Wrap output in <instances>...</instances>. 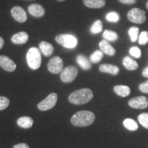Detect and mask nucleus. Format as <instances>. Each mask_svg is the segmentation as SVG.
Returning a JSON list of instances; mask_svg holds the SVG:
<instances>
[{"label": "nucleus", "instance_id": "obj_22", "mask_svg": "<svg viewBox=\"0 0 148 148\" xmlns=\"http://www.w3.org/2000/svg\"><path fill=\"white\" fill-rule=\"evenodd\" d=\"M123 125L125 128L130 131H136L138 129V124L134 119H125L123 121Z\"/></svg>", "mask_w": 148, "mask_h": 148}, {"label": "nucleus", "instance_id": "obj_32", "mask_svg": "<svg viewBox=\"0 0 148 148\" xmlns=\"http://www.w3.org/2000/svg\"><path fill=\"white\" fill-rule=\"evenodd\" d=\"M139 90L144 93H148V81H145L139 85Z\"/></svg>", "mask_w": 148, "mask_h": 148}, {"label": "nucleus", "instance_id": "obj_26", "mask_svg": "<svg viewBox=\"0 0 148 148\" xmlns=\"http://www.w3.org/2000/svg\"><path fill=\"white\" fill-rule=\"evenodd\" d=\"M138 32H139V29L137 27H132L130 28L128 30V34L130 37L131 41L134 42L136 41V40L138 38Z\"/></svg>", "mask_w": 148, "mask_h": 148}, {"label": "nucleus", "instance_id": "obj_2", "mask_svg": "<svg viewBox=\"0 0 148 148\" xmlns=\"http://www.w3.org/2000/svg\"><path fill=\"white\" fill-rule=\"evenodd\" d=\"M93 97V93L89 88H82L71 92L69 96V102L73 104H84L90 101Z\"/></svg>", "mask_w": 148, "mask_h": 148}, {"label": "nucleus", "instance_id": "obj_6", "mask_svg": "<svg viewBox=\"0 0 148 148\" xmlns=\"http://www.w3.org/2000/svg\"><path fill=\"white\" fill-rule=\"evenodd\" d=\"M58 100V95L55 92H51L42 101L38 103V108L41 111H46L50 110L55 106L56 103Z\"/></svg>", "mask_w": 148, "mask_h": 148}, {"label": "nucleus", "instance_id": "obj_12", "mask_svg": "<svg viewBox=\"0 0 148 148\" xmlns=\"http://www.w3.org/2000/svg\"><path fill=\"white\" fill-rule=\"evenodd\" d=\"M28 12L34 17H41L45 14V9L41 5L38 3H32L28 7Z\"/></svg>", "mask_w": 148, "mask_h": 148}, {"label": "nucleus", "instance_id": "obj_5", "mask_svg": "<svg viewBox=\"0 0 148 148\" xmlns=\"http://www.w3.org/2000/svg\"><path fill=\"white\" fill-rule=\"evenodd\" d=\"M127 18L132 23L142 24L146 21L145 12L139 8H132L127 13Z\"/></svg>", "mask_w": 148, "mask_h": 148}, {"label": "nucleus", "instance_id": "obj_30", "mask_svg": "<svg viewBox=\"0 0 148 148\" xmlns=\"http://www.w3.org/2000/svg\"><path fill=\"white\" fill-rule=\"evenodd\" d=\"M10 104V100L6 97H0V110H4Z\"/></svg>", "mask_w": 148, "mask_h": 148}, {"label": "nucleus", "instance_id": "obj_38", "mask_svg": "<svg viewBox=\"0 0 148 148\" xmlns=\"http://www.w3.org/2000/svg\"><path fill=\"white\" fill-rule=\"evenodd\" d=\"M146 7H147V10H148V1L147 2V4H146Z\"/></svg>", "mask_w": 148, "mask_h": 148}, {"label": "nucleus", "instance_id": "obj_7", "mask_svg": "<svg viewBox=\"0 0 148 148\" xmlns=\"http://www.w3.org/2000/svg\"><path fill=\"white\" fill-rule=\"evenodd\" d=\"M78 71L75 66H69L62 70L60 73V79L63 82L69 83L73 82L77 77Z\"/></svg>", "mask_w": 148, "mask_h": 148}, {"label": "nucleus", "instance_id": "obj_1", "mask_svg": "<svg viewBox=\"0 0 148 148\" xmlns=\"http://www.w3.org/2000/svg\"><path fill=\"white\" fill-rule=\"evenodd\" d=\"M95 119V114L91 111L82 110L76 112L72 116L71 122L75 126L85 127L91 125Z\"/></svg>", "mask_w": 148, "mask_h": 148}, {"label": "nucleus", "instance_id": "obj_11", "mask_svg": "<svg viewBox=\"0 0 148 148\" xmlns=\"http://www.w3.org/2000/svg\"><path fill=\"white\" fill-rule=\"evenodd\" d=\"M0 66L8 72H12L16 69V65L12 60L5 56H0Z\"/></svg>", "mask_w": 148, "mask_h": 148}, {"label": "nucleus", "instance_id": "obj_19", "mask_svg": "<svg viewBox=\"0 0 148 148\" xmlns=\"http://www.w3.org/2000/svg\"><path fill=\"white\" fill-rule=\"evenodd\" d=\"M34 123L32 118L29 116H21L17 120V125L22 128H30Z\"/></svg>", "mask_w": 148, "mask_h": 148}, {"label": "nucleus", "instance_id": "obj_35", "mask_svg": "<svg viewBox=\"0 0 148 148\" xmlns=\"http://www.w3.org/2000/svg\"><path fill=\"white\" fill-rule=\"evenodd\" d=\"M3 45H4V40L3 39V38L0 36V49L3 47Z\"/></svg>", "mask_w": 148, "mask_h": 148}, {"label": "nucleus", "instance_id": "obj_37", "mask_svg": "<svg viewBox=\"0 0 148 148\" xmlns=\"http://www.w3.org/2000/svg\"><path fill=\"white\" fill-rule=\"evenodd\" d=\"M57 1H65V0H57Z\"/></svg>", "mask_w": 148, "mask_h": 148}, {"label": "nucleus", "instance_id": "obj_9", "mask_svg": "<svg viewBox=\"0 0 148 148\" xmlns=\"http://www.w3.org/2000/svg\"><path fill=\"white\" fill-rule=\"evenodd\" d=\"M128 105L133 108L145 109L148 107L147 98L145 96H138L130 99Z\"/></svg>", "mask_w": 148, "mask_h": 148}, {"label": "nucleus", "instance_id": "obj_13", "mask_svg": "<svg viewBox=\"0 0 148 148\" xmlns=\"http://www.w3.org/2000/svg\"><path fill=\"white\" fill-rule=\"evenodd\" d=\"M29 38L28 34L25 32H20L14 34L11 38V41L16 45H22L27 42Z\"/></svg>", "mask_w": 148, "mask_h": 148}, {"label": "nucleus", "instance_id": "obj_25", "mask_svg": "<svg viewBox=\"0 0 148 148\" xmlns=\"http://www.w3.org/2000/svg\"><path fill=\"white\" fill-rule=\"evenodd\" d=\"M103 54L102 51L100 50H97L94 51L90 55L89 60L90 61V62H92V63H97V62H99L103 58Z\"/></svg>", "mask_w": 148, "mask_h": 148}, {"label": "nucleus", "instance_id": "obj_16", "mask_svg": "<svg viewBox=\"0 0 148 148\" xmlns=\"http://www.w3.org/2000/svg\"><path fill=\"white\" fill-rule=\"evenodd\" d=\"M39 49L42 54L47 57L50 56L54 51L53 45L49 42L46 41H42L40 42Z\"/></svg>", "mask_w": 148, "mask_h": 148}, {"label": "nucleus", "instance_id": "obj_14", "mask_svg": "<svg viewBox=\"0 0 148 148\" xmlns=\"http://www.w3.org/2000/svg\"><path fill=\"white\" fill-rule=\"evenodd\" d=\"M99 48H100L101 51H102L103 53H104L105 54L108 56H114L115 54L116 51L114 49V48L112 47V45L109 43L108 41H107L106 40H103L99 42Z\"/></svg>", "mask_w": 148, "mask_h": 148}, {"label": "nucleus", "instance_id": "obj_31", "mask_svg": "<svg viewBox=\"0 0 148 148\" xmlns=\"http://www.w3.org/2000/svg\"><path fill=\"white\" fill-rule=\"evenodd\" d=\"M130 53L136 58H139L141 56V51L137 47H132L130 49Z\"/></svg>", "mask_w": 148, "mask_h": 148}, {"label": "nucleus", "instance_id": "obj_28", "mask_svg": "<svg viewBox=\"0 0 148 148\" xmlns=\"http://www.w3.org/2000/svg\"><path fill=\"white\" fill-rule=\"evenodd\" d=\"M119 18H120L119 14L116 13V12H110L107 14L106 15V19L110 22H114V23H116V22L119 21Z\"/></svg>", "mask_w": 148, "mask_h": 148}, {"label": "nucleus", "instance_id": "obj_21", "mask_svg": "<svg viewBox=\"0 0 148 148\" xmlns=\"http://www.w3.org/2000/svg\"><path fill=\"white\" fill-rule=\"evenodd\" d=\"M77 64H79L83 69L84 70H89L91 68V63L90 61L88 60L86 57H85L83 55H79L77 56L76 58Z\"/></svg>", "mask_w": 148, "mask_h": 148}, {"label": "nucleus", "instance_id": "obj_18", "mask_svg": "<svg viewBox=\"0 0 148 148\" xmlns=\"http://www.w3.org/2000/svg\"><path fill=\"white\" fill-rule=\"evenodd\" d=\"M123 64L125 69L129 71H134L138 68V64L136 61L133 60L129 56H125L123 59Z\"/></svg>", "mask_w": 148, "mask_h": 148}, {"label": "nucleus", "instance_id": "obj_17", "mask_svg": "<svg viewBox=\"0 0 148 148\" xmlns=\"http://www.w3.org/2000/svg\"><path fill=\"white\" fill-rule=\"evenodd\" d=\"M84 5L90 8H101L106 4V0H83Z\"/></svg>", "mask_w": 148, "mask_h": 148}, {"label": "nucleus", "instance_id": "obj_3", "mask_svg": "<svg viewBox=\"0 0 148 148\" xmlns=\"http://www.w3.org/2000/svg\"><path fill=\"white\" fill-rule=\"evenodd\" d=\"M27 62L29 67L33 70L38 69L41 64V55L39 49L31 47L26 55Z\"/></svg>", "mask_w": 148, "mask_h": 148}, {"label": "nucleus", "instance_id": "obj_36", "mask_svg": "<svg viewBox=\"0 0 148 148\" xmlns=\"http://www.w3.org/2000/svg\"><path fill=\"white\" fill-rule=\"evenodd\" d=\"M142 74H143V75L144 77H145L146 75H147V74H148V66H147V67H145V69H143V73H142Z\"/></svg>", "mask_w": 148, "mask_h": 148}, {"label": "nucleus", "instance_id": "obj_23", "mask_svg": "<svg viewBox=\"0 0 148 148\" xmlns=\"http://www.w3.org/2000/svg\"><path fill=\"white\" fill-rule=\"evenodd\" d=\"M103 37L107 41H115L118 38V34L115 32L106 29L103 33Z\"/></svg>", "mask_w": 148, "mask_h": 148}, {"label": "nucleus", "instance_id": "obj_33", "mask_svg": "<svg viewBox=\"0 0 148 148\" xmlns=\"http://www.w3.org/2000/svg\"><path fill=\"white\" fill-rule=\"evenodd\" d=\"M120 2L125 4H134L136 3V0H119Z\"/></svg>", "mask_w": 148, "mask_h": 148}, {"label": "nucleus", "instance_id": "obj_24", "mask_svg": "<svg viewBox=\"0 0 148 148\" xmlns=\"http://www.w3.org/2000/svg\"><path fill=\"white\" fill-rule=\"evenodd\" d=\"M103 29V23L100 20H97L94 22L90 27V32L92 34H96L100 33Z\"/></svg>", "mask_w": 148, "mask_h": 148}, {"label": "nucleus", "instance_id": "obj_20", "mask_svg": "<svg viewBox=\"0 0 148 148\" xmlns=\"http://www.w3.org/2000/svg\"><path fill=\"white\" fill-rule=\"evenodd\" d=\"M114 91L116 95L121 97H125L128 96L130 94V88L127 86L124 85H116L114 87Z\"/></svg>", "mask_w": 148, "mask_h": 148}, {"label": "nucleus", "instance_id": "obj_27", "mask_svg": "<svg viewBox=\"0 0 148 148\" xmlns=\"http://www.w3.org/2000/svg\"><path fill=\"white\" fill-rule=\"evenodd\" d=\"M138 121L145 128L148 129V112H144L138 115Z\"/></svg>", "mask_w": 148, "mask_h": 148}, {"label": "nucleus", "instance_id": "obj_8", "mask_svg": "<svg viewBox=\"0 0 148 148\" xmlns=\"http://www.w3.org/2000/svg\"><path fill=\"white\" fill-rule=\"evenodd\" d=\"M49 71L52 73H59L63 69V60L59 56H54L49 61L47 64Z\"/></svg>", "mask_w": 148, "mask_h": 148}, {"label": "nucleus", "instance_id": "obj_34", "mask_svg": "<svg viewBox=\"0 0 148 148\" xmlns=\"http://www.w3.org/2000/svg\"><path fill=\"white\" fill-rule=\"evenodd\" d=\"M13 148H29V145L26 143H18L16 144L13 147Z\"/></svg>", "mask_w": 148, "mask_h": 148}, {"label": "nucleus", "instance_id": "obj_29", "mask_svg": "<svg viewBox=\"0 0 148 148\" xmlns=\"http://www.w3.org/2000/svg\"><path fill=\"white\" fill-rule=\"evenodd\" d=\"M148 42V32L143 31L140 33V36H138V43L141 45H144Z\"/></svg>", "mask_w": 148, "mask_h": 148}, {"label": "nucleus", "instance_id": "obj_4", "mask_svg": "<svg viewBox=\"0 0 148 148\" xmlns=\"http://www.w3.org/2000/svg\"><path fill=\"white\" fill-rule=\"evenodd\" d=\"M55 40L58 44L67 49L75 48L77 44V38L71 34H58L55 37Z\"/></svg>", "mask_w": 148, "mask_h": 148}, {"label": "nucleus", "instance_id": "obj_10", "mask_svg": "<svg viewBox=\"0 0 148 148\" xmlns=\"http://www.w3.org/2000/svg\"><path fill=\"white\" fill-rule=\"evenodd\" d=\"M11 14L12 17L17 22L24 23L27 21V16L23 8L20 6H14L11 10Z\"/></svg>", "mask_w": 148, "mask_h": 148}, {"label": "nucleus", "instance_id": "obj_15", "mask_svg": "<svg viewBox=\"0 0 148 148\" xmlns=\"http://www.w3.org/2000/svg\"><path fill=\"white\" fill-rule=\"evenodd\" d=\"M99 71L102 73H110L111 75H116L119 73V69L118 66L115 65H112V64H102L99 66Z\"/></svg>", "mask_w": 148, "mask_h": 148}, {"label": "nucleus", "instance_id": "obj_39", "mask_svg": "<svg viewBox=\"0 0 148 148\" xmlns=\"http://www.w3.org/2000/svg\"><path fill=\"white\" fill-rule=\"evenodd\" d=\"M145 77H148V74H147V75H146V76Z\"/></svg>", "mask_w": 148, "mask_h": 148}]
</instances>
